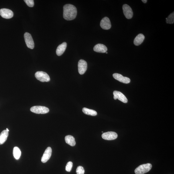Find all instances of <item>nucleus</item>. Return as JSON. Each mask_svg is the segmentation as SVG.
<instances>
[{"label": "nucleus", "mask_w": 174, "mask_h": 174, "mask_svg": "<svg viewBox=\"0 0 174 174\" xmlns=\"http://www.w3.org/2000/svg\"><path fill=\"white\" fill-rule=\"evenodd\" d=\"M36 78L41 82L49 81L50 78L49 75L43 71H38L35 74Z\"/></svg>", "instance_id": "obj_3"}, {"label": "nucleus", "mask_w": 174, "mask_h": 174, "mask_svg": "<svg viewBox=\"0 0 174 174\" xmlns=\"http://www.w3.org/2000/svg\"><path fill=\"white\" fill-rule=\"evenodd\" d=\"M166 22L168 24H172L174 23V13L170 14L167 18H166Z\"/></svg>", "instance_id": "obj_21"}, {"label": "nucleus", "mask_w": 174, "mask_h": 174, "mask_svg": "<svg viewBox=\"0 0 174 174\" xmlns=\"http://www.w3.org/2000/svg\"><path fill=\"white\" fill-rule=\"evenodd\" d=\"M147 0H142V1L143 3H146L147 2Z\"/></svg>", "instance_id": "obj_25"}, {"label": "nucleus", "mask_w": 174, "mask_h": 174, "mask_svg": "<svg viewBox=\"0 0 174 174\" xmlns=\"http://www.w3.org/2000/svg\"><path fill=\"white\" fill-rule=\"evenodd\" d=\"M24 37L26 46L30 49H33L34 47V43L31 34L28 32H26L24 35Z\"/></svg>", "instance_id": "obj_5"}, {"label": "nucleus", "mask_w": 174, "mask_h": 174, "mask_svg": "<svg viewBox=\"0 0 174 174\" xmlns=\"http://www.w3.org/2000/svg\"><path fill=\"white\" fill-rule=\"evenodd\" d=\"M106 54H107V52H106Z\"/></svg>", "instance_id": "obj_28"}, {"label": "nucleus", "mask_w": 174, "mask_h": 174, "mask_svg": "<svg viewBox=\"0 0 174 174\" xmlns=\"http://www.w3.org/2000/svg\"><path fill=\"white\" fill-rule=\"evenodd\" d=\"M0 15L6 19H10L13 16V13L11 10L6 8H2L0 10Z\"/></svg>", "instance_id": "obj_8"}, {"label": "nucleus", "mask_w": 174, "mask_h": 174, "mask_svg": "<svg viewBox=\"0 0 174 174\" xmlns=\"http://www.w3.org/2000/svg\"><path fill=\"white\" fill-rule=\"evenodd\" d=\"M113 76L115 79L118 81L120 82L127 84L129 83L130 82L129 78L123 76L121 74L114 73L113 74Z\"/></svg>", "instance_id": "obj_11"}, {"label": "nucleus", "mask_w": 174, "mask_h": 174, "mask_svg": "<svg viewBox=\"0 0 174 174\" xmlns=\"http://www.w3.org/2000/svg\"><path fill=\"white\" fill-rule=\"evenodd\" d=\"M13 155L15 158L17 160L19 159L21 155L20 149L17 147H15L13 149Z\"/></svg>", "instance_id": "obj_20"}, {"label": "nucleus", "mask_w": 174, "mask_h": 174, "mask_svg": "<svg viewBox=\"0 0 174 174\" xmlns=\"http://www.w3.org/2000/svg\"><path fill=\"white\" fill-rule=\"evenodd\" d=\"M93 49L95 52L101 53H106L107 50L106 47L104 45L101 44L95 45Z\"/></svg>", "instance_id": "obj_14"}, {"label": "nucleus", "mask_w": 174, "mask_h": 174, "mask_svg": "<svg viewBox=\"0 0 174 174\" xmlns=\"http://www.w3.org/2000/svg\"><path fill=\"white\" fill-rule=\"evenodd\" d=\"M26 3V4L29 7H32L34 6V1L33 0H25L24 1Z\"/></svg>", "instance_id": "obj_24"}, {"label": "nucleus", "mask_w": 174, "mask_h": 174, "mask_svg": "<svg viewBox=\"0 0 174 174\" xmlns=\"http://www.w3.org/2000/svg\"><path fill=\"white\" fill-rule=\"evenodd\" d=\"M67 44L64 42L58 46L56 50V54L58 56H61L66 49Z\"/></svg>", "instance_id": "obj_15"}, {"label": "nucleus", "mask_w": 174, "mask_h": 174, "mask_svg": "<svg viewBox=\"0 0 174 174\" xmlns=\"http://www.w3.org/2000/svg\"><path fill=\"white\" fill-rule=\"evenodd\" d=\"M113 98L115 100L117 99L122 102L127 103L128 102V100L125 96L122 93L119 91H115L113 92Z\"/></svg>", "instance_id": "obj_9"}, {"label": "nucleus", "mask_w": 174, "mask_h": 174, "mask_svg": "<svg viewBox=\"0 0 174 174\" xmlns=\"http://www.w3.org/2000/svg\"><path fill=\"white\" fill-rule=\"evenodd\" d=\"M78 70L79 72L81 75L85 73L88 68L87 63L84 60L81 59L78 62Z\"/></svg>", "instance_id": "obj_6"}, {"label": "nucleus", "mask_w": 174, "mask_h": 174, "mask_svg": "<svg viewBox=\"0 0 174 174\" xmlns=\"http://www.w3.org/2000/svg\"><path fill=\"white\" fill-rule=\"evenodd\" d=\"M82 111L84 113L87 115L94 116L97 115V113L96 111L85 107L83 108Z\"/></svg>", "instance_id": "obj_19"}, {"label": "nucleus", "mask_w": 174, "mask_h": 174, "mask_svg": "<svg viewBox=\"0 0 174 174\" xmlns=\"http://www.w3.org/2000/svg\"><path fill=\"white\" fill-rule=\"evenodd\" d=\"M77 13V9L74 6L70 4L64 6L63 17L65 19L67 20L74 19L76 17Z\"/></svg>", "instance_id": "obj_1"}, {"label": "nucleus", "mask_w": 174, "mask_h": 174, "mask_svg": "<svg viewBox=\"0 0 174 174\" xmlns=\"http://www.w3.org/2000/svg\"><path fill=\"white\" fill-rule=\"evenodd\" d=\"M122 10L126 18L130 19L133 17V13L131 8L127 4L123 5Z\"/></svg>", "instance_id": "obj_7"}, {"label": "nucleus", "mask_w": 174, "mask_h": 174, "mask_svg": "<svg viewBox=\"0 0 174 174\" xmlns=\"http://www.w3.org/2000/svg\"><path fill=\"white\" fill-rule=\"evenodd\" d=\"M73 163L71 161H69L67 163L66 166L65 167V170L67 172H70L71 171L72 168L73 167Z\"/></svg>", "instance_id": "obj_23"}, {"label": "nucleus", "mask_w": 174, "mask_h": 174, "mask_svg": "<svg viewBox=\"0 0 174 174\" xmlns=\"http://www.w3.org/2000/svg\"><path fill=\"white\" fill-rule=\"evenodd\" d=\"M145 39V36L143 34H140L134 39V44L136 46H139L143 42Z\"/></svg>", "instance_id": "obj_16"}, {"label": "nucleus", "mask_w": 174, "mask_h": 174, "mask_svg": "<svg viewBox=\"0 0 174 174\" xmlns=\"http://www.w3.org/2000/svg\"><path fill=\"white\" fill-rule=\"evenodd\" d=\"M152 166V165L150 163L141 165L135 170L134 172L136 174H144L149 172Z\"/></svg>", "instance_id": "obj_2"}, {"label": "nucleus", "mask_w": 174, "mask_h": 174, "mask_svg": "<svg viewBox=\"0 0 174 174\" xmlns=\"http://www.w3.org/2000/svg\"><path fill=\"white\" fill-rule=\"evenodd\" d=\"M65 142L71 146H73L76 145V141L74 138L72 136L68 135L65 137Z\"/></svg>", "instance_id": "obj_18"}, {"label": "nucleus", "mask_w": 174, "mask_h": 174, "mask_svg": "<svg viewBox=\"0 0 174 174\" xmlns=\"http://www.w3.org/2000/svg\"><path fill=\"white\" fill-rule=\"evenodd\" d=\"M102 137L104 140H112L116 139L118 135L115 132H108L103 134Z\"/></svg>", "instance_id": "obj_10"}, {"label": "nucleus", "mask_w": 174, "mask_h": 174, "mask_svg": "<svg viewBox=\"0 0 174 174\" xmlns=\"http://www.w3.org/2000/svg\"><path fill=\"white\" fill-rule=\"evenodd\" d=\"M102 132V133H103V132Z\"/></svg>", "instance_id": "obj_27"}, {"label": "nucleus", "mask_w": 174, "mask_h": 174, "mask_svg": "<svg viewBox=\"0 0 174 174\" xmlns=\"http://www.w3.org/2000/svg\"><path fill=\"white\" fill-rule=\"evenodd\" d=\"M85 172V170L82 166H79L77 168L76 170L77 174H84Z\"/></svg>", "instance_id": "obj_22"}, {"label": "nucleus", "mask_w": 174, "mask_h": 174, "mask_svg": "<svg viewBox=\"0 0 174 174\" xmlns=\"http://www.w3.org/2000/svg\"><path fill=\"white\" fill-rule=\"evenodd\" d=\"M31 111L33 113L37 114H45L49 112L48 108L41 106H33L31 109Z\"/></svg>", "instance_id": "obj_4"}, {"label": "nucleus", "mask_w": 174, "mask_h": 174, "mask_svg": "<svg viewBox=\"0 0 174 174\" xmlns=\"http://www.w3.org/2000/svg\"><path fill=\"white\" fill-rule=\"evenodd\" d=\"M6 130L8 132H9V130L8 129V128H7V129H6Z\"/></svg>", "instance_id": "obj_26"}, {"label": "nucleus", "mask_w": 174, "mask_h": 174, "mask_svg": "<svg viewBox=\"0 0 174 174\" xmlns=\"http://www.w3.org/2000/svg\"><path fill=\"white\" fill-rule=\"evenodd\" d=\"M100 25L101 28L104 30H109L111 27L110 20L107 17H105L102 19Z\"/></svg>", "instance_id": "obj_12"}, {"label": "nucleus", "mask_w": 174, "mask_h": 174, "mask_svg": "<svg viewBox=\"0 0 174 174\" xmlns=\"http://www.w3.org/2000/svg\"><path fill=\"white\" fill-rule=\"evenodd\" d=\"M52 149L50 147H48L46 149L41 158L42 162L45 163L49 159L52 155Z\"/></svg>", "instance_id": "obj_13"}, {"label": "nucleus", "mask_w": 174, "mask_h": 174, "mask_svg": "<svg viewBox=\"0 0 174 174\" xmlns=\"http://www.w3.org/2000/svg\"><path fill=\"white\" fill-rule=\"evenodd\" d=\"M8 136V132L6 130L3 131L0 134V145L3 144L7 140Z\"/></svg>", "instance_id": "obj_17"}]
</instances>
